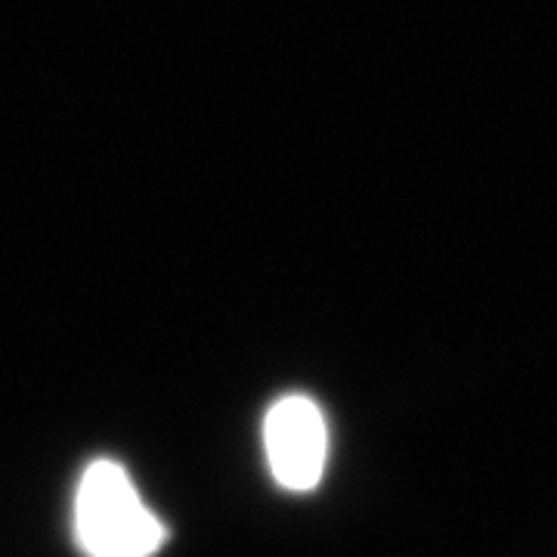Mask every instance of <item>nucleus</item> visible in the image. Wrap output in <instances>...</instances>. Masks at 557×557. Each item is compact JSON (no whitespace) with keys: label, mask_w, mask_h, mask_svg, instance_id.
Here are the masks:
<instances>
[{"label":"nucleus","mask_w":557,"mask_h":557,"mask_svg":"<svg viewBox=\"0 0 557 557\" xmlns=\"http://www.w3.org/2000/svg\"><path fill=\"white\" fill-rule=\"evenodd\" d=\"M75 530L90 557H152L164 542V527L143 505L134 480L106 458L81 478Z\"/></svg>","instance_id":"obj_1"},{"label":"nucleus","mask_w":557,"mask_h":557,"mask_svg":"<svg viewBox=\"0 0 557 557\" xmlns=\"http://www.w3.org/2000/svg\"><path fill=\"white\" fill-rule=\"evenodd\" d=\"M263 443L270 471L285 490L307 493L322 480L329 431L319 406L310 397L292 394L278 399L263 424Z\"/></svg>","instance_id":"obj_2"}]
</instances>
